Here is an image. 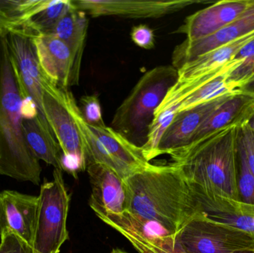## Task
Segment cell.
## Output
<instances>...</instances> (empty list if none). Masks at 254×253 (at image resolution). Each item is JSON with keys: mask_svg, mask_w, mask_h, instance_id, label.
<instances>
[{"mask_svg": "<svg viewBox=\"0 0 254 253\" xmlns=\"http://www.w3.org/2000/svg\"><path fill=\"white\" fill-rule=\"evenodd\" d=\"M242 125L213 132L170 155L203 212L211 218L241 213L247 207L239 201L237 184Z\"/></svg>", "mask_w": 254, "mask_h": 253, "instance_id": "1", "label": "cell"}, {"mask_svg": "<svg viewBox=\"0 0 254 253\" xmlns=\"http://www.w3.org/2000/svg\"><path fill=\"white\" fill-rule=\"evenodd\" d=\"M125 181L129 196L127 213L138 221L159 226L173 236L204 213L174 163H151Z\"/></svg>", "mask_w": 254, "mask_h": 253, "instance_id": "2", "label": "cell"}, {"mask_svg": "<svg viewBox=\"0 0 254 253\" xmlns=\"http://www.w3.org/2000/svg\"><path fill=\"white\" fill-rule=\"evenodd\" d=\"M25 97L7 37H0V175L39 185L41 165L24 135L21 106Z\"/></svg>", "mask_w": 254, "mask_h": 253, "instance_id": "3", "label": "cell"}, {"mask_svg": "<svg viewBox=\"0 0 254 253\" xmlns=\"http://www.w3.org/2000/svg\"><path fill=\"white\" fill-rule=\"evenodd\" d=\"M177 80L178 70L172 65L146 71L116 109L110 127L134 145L143 147L157 109Z\"/></svg>", "mask_w": 254, "mask_h": 253, "instance_id": "4", "label": "cell"}, {"mask_svg": "<svg viewBox=\"0 0 254 253\" xmlns=\"http://www.w3.org/2000/svg\"><path fill=\"white\" fill-rule=\"evenodd\" d=\"M69 203L63 171L55 169L53 180L42 184L38 196L33 243L35 253H60L61 247L68 240L66 223Z\"/></svg>", "mask_w": 254, "mask_h": 253, "instance_id": "5", "label": "cell"}, {"mask_svg": "<svg viewBox=\"0 0 254 253\" xmlns=\"http://www.w3.org/2000/svg\"><path fill=\"white\" fill-rule=\"evenodd\" d=\"M184 253H254V238L235 227L217 222L201 213L175 236Z\"/></svg>", "mask_w": 254, "mask_h": 253, "instance_id": "6", "label": "cell"}, {"mask_svg": "<svg viewBox=\"0 0 254 253\" xmlns=\"http://www.w3.org/2000/svg\"><path fill=\"white\" fill-rule=\"evenodd\" d=\"M201 0H74L73 4L92 17L119 16L127 19H158L177 13Z\"/></svg>", "mask_w": 254, "mask_h": 253, "instance_id": "7", "label": "cell"}, {"mask_svg": "<svg viewBox=\"0 0 254 253\" xmlns=\"http://www.w3.org/2000/svg\"><path fill=\"white\" fill-rule=\"evenodd\" d=\"M42 88L43 111L63 154L77 157L86 170L83 141L77 123L64 102L62 89L54 84L45 74L42 80Z\"/></svg>", "mask_w": 254, "mask_h": 253, "instance_id": "8", "label": "cell"}, {"mask_svg": "<svg viewBox=\"0 0 254 253\" xmlns=\"http://www.w3.org/2000/svg\"><path fill=\"white\" fill-rule=\"evenodd\" d=\"M97 216L119 232L139 253H184L176 247L174 236L155 224L138 221L127 212Z\"/></svg>", "mask_w": 254, "mask_h": 253, "instance_id": "9", "label": "cell"}, {"mask_svg": "<svg viewBox=\"0 0 254 253\" xmlns=\"http://www.w3.org/2000/svg\"><path fill=\"white\" fill-rule=\"evenodd\" d=\"M92 194L89 205L96 215H121L128 211L129 196L125 180L100 163L86 167Z\"/></svg>", "mask_w": 254, "mask_h": 253, "instance_id": "10", "label": "cell"}, {"mask_svg": "<svg viewBox=\"0 0 254 253\" xmlns=\"http://www.w3.org/2000/svg\"><path fill=\"white\" fill-rule=\"evenodd\" d=\"M254 0H224L188 16L176 30V34H185L187 40L195 41L216 34L238 19Z\"/></svg>", "mask_w": 254, "mask_h": 253, "instance_id": "11", "label": "cell"}, {"mask_svg": "<svg viewBox=\"0 0 254 253\" xmlns=\"http://www.w3.org/2000/svg\"><path fill=\"white\" fill-rule=\"evenodd\" d=\"M38 196L12 190L0 193V236L10 232L33 248Z\"/></svg>", "mask_w": 254, "mask_h": 253, "instance_id": "12", "label": "cell"}, {"mask_svg": "<svg viewBox=\"0 0 254 253\" xmlns=\"http://www.w3.org/2000/svg\"><path fill=\"white\" fill-rule=\"evenodd\" d=\"M254 31V1L238 19L216 34L195 41L185 40L183 43L178 45L173 52L172 65L179 70L182 65L195 58L247 35Z\"/></svg>", "mask_w": 254, "mask_h": 253, "instance_id": "13", "label": "cell"}, {"mask_svg": "<svg viewBox=\"0 0 254 253\" xmlns=\"http://www.w3.org/2000/svg\"><path fill=\"white\" fill-rule=\"evenodd\" d=\"M235 94L225 95L210 102L176 113L170 126L161 137L157 149L156 157L162 154L171 155L187 147L200 125L218 107Z\"/></svg>", "mask_w": 254, "mask_h": 253, "instance_id": "14", "label": "cell"}, {"mask_svg": "<svg viewBox=\"0 0 254 253\" xmlns=\"http://www.w3.org/2000/svg\"><path fill=\"white\" fill-rule=\"evenodd\" d=\"M7 40L24 92L37 104L38 117L48 122L43 108L42 80L44 74L39 64L32 39L12 34L7 37Z\"/></svg>", "mask_w": 254, "mask_h": 253, "instance_id": "15", "label": "cell"}, {"mask_svg": "<svg viewBox=\"0 0 254 253\" xmlns=\"http://www.w3.org/2000/svg\"><path fill=\"white\" fill-rule=\"evenodd\" d=\"M43 74L61 89L69 88L71 56L66 45L54 34L32 39Z\"/></svg>", "mask_w": 254, "mask_h": 253, "instance_id": "16", "label": "cell"}, {"mask_svg": "<svg viewBox=\"0 0 254 253\" xmlns=\"http://www.w3.org/2000/svg\"><path fill=\"white\" fill-rule=\"evenodd\" d=\"M87 14L73 7L54 28L52 34L62 40L69 49L71 56L69 87L78 86L80 83L82 59L87 35Z\"/></svg>", "mask_w": 254, "mask_h": 253, "instance_id": "17", "label": "cell"}, {"mask_svg": "<svg viewBox=\"0 0 254 253\" xmlns=\"http://www.w3.org/2000/svg\"><path fill=\"white\" fill-rule=\"evenodd\" d=\"M254 114V98L244 94H235L218 107L200 125L188 146L226 126L243 124L249 121Z\"/></svg>", "mask_w": 254, "mask_h": 253, "instance_id": "18", "label": "cell"}, {"mask_svg": "<svg viewBox=\"0 0 254 253\" xmlns=\"http://www.w3.org/2000/svg\"><path fill=\"white\" fill-rule=\"evenodd\" d=\"M89 126L119 165L124 179L126 180L130 175L146 169L151 164L146 160L141 147L130 142L113 128Z\"/></svg>", "mask_w": 254, "mask_h": 253, "instance_id": "19", "label": "cell"}, {"mask_svg": "<svg viewBox=\"0 0 254 253\" xmlns=\"http://www.w3.org/2000/svg\"><path fill=\"white\" fill-rule=\"evenodd\" d=\"M254 40V31L187 62L178 70L177 83H188L222 68L234 59L240 51Z\"/></svg>", "mask_w": 254, "mask_h": 253, "instance_id": "20", "label": "cell"}, {"mask_svg": "<svg viewBox=\"0 0 254 253\" xmlns=\"http://www.w3.org/2000/svg\"><path fill=\"white\" fill-rule=\"evenodd\" d=\"M23 131L27 144L37 158L62 170V150L49 123L37 116L23 120Z\"/></svg>", "mask_w": 254, "mask_h": 253, "instance_id": "21", "label": "cell"}, {"mask_svg": "<svg viewBox=\"0 0 254 253\" xmlns=\"http://www.w3.org/2000/svg\"><path fill=\"white\" fill-rule=\"evenodd\" d=\"M51 0H0V37L23 35L25 27Z\"/></svg>", "mask_w": 254, "mask_h": 253, "instance_id": "22", "label": "cell"}, {"mask_svg": "<svg viewBox=\"0 0 254 253\" xmlns=\"http://www.w3.org/2000/svg\"><path fill=\"white\" fill-rule=\"evenodd\" d=\"M234 70L225 71L198 88L178 105L177 112L210 102L225 95L239 93L238 85L229 80L230 74Z\"/></svg>", "mask_w": 254, "mask_h": 253, "instance_id": "23", "label": "cell"}, {"mask_svg": "<svg viewBox=\"0 0 254 253\" xmlns=\"http://www.w3.org/2000/svg\"><path fill=\"white\" fill-rule=\"evenodd\" d=\"M73 7L71 0H51L48 7L28 22L22 36L34 39L43 34H52L58 22Z\"/></svg>", "mask_w": 254, "mask_h": 253, "instance_id": "24", "label": "cell"}, {"mask_svg": "<svg viewBox=\"0 0 254 253\" xmlns=\"http://www.w3.org/2000/svg\"><path fill=\"white\" fill-rule=\"evenodd\" d=\"M177 110L178 105H176L155 117L149 129L147 141L141 147L147 161L150 162L151 160L156 157L157 149L161 137L176 116Z\"/></svg>", "mask_w": 254, "mask_h": 253, "instance_id": "25", "label": "cell"}, {"mask_svg": "<svg viewBox=\"0 0 254 253\" xmlns=\"http://www.w3.org/2000/svg\"><path fill=\"white\" fill-rule=\"evenodd\" d=\"M237 184L239 201L242 203L254 205V176L248 164L244 150L239 142Z\"/></svg>", "mask_w": 254, "mask_h": 253, "instance_id": "26", "label": "cell"}, {"mask_svg": "<svg viewBox=\"0 0 254 253\" xmlns=\"http://www.w3.org/2000/svg\"><path fill=\"white\" fill-rule=\"evenodd\" d=\"M80 111L88 124L103 127L105 126L101 103L97 95H84L80 100Z\"/></svg>", "mask_w": 254, "mask_h": 253, "instance_id": "27", "label": "cell"}, {"mask_svg": "<svg viewBox=\"0 0 254 253\" xmlns=\"http://www.w3.org/2000/svg\"><path fill=\"white\" fill-rule=\"evenodd\" d=\"M0 239V253H35L32 247L14 233L7 232Z\"/></svg>", "mask_w": 254, "mask_h": 253, "instance_id": "28", "label": "cell"}, {"mask_svg": "<svg viewBox=\"0 0 254 253\" xmlns=\"http://www.w3.org/2000/svg\"><path fill=\"white\" fill-rule=\"evenodd\" d=\"M238 142L244 150L248 164L254 176V133L248 122L240 127Z\"/></svg>", "mask_w": 254, "mask_h": 253, "instance_id": "29", "label": "cell"}, {"mask_svg": "<svg viewBox=\"0 0 254 253\" xmlns=\"http://www.w3.org/2000/svg\"><path fill=\"white\" fill-rule=\"evenodd\" d=\"M130 37L133 43L141 49L150 50L155 46L153 30L146 25H139L131 28Z\"/></svg>", "mask_w": 254, "mask_h": 253, "instance_id": "30", "label": "cell"}, {"mask_svg": "<svg viewBox=\"0 0 254 253\" xmlns=\"http://www.w3.org/2000/svg\"><path fill=\"white\" fill-rule=\"evenodd\" d=\"M21 114L24 120H33L39 115L37 104L32 98L25 97L21 106Z\"/></svg>", "mask_w": 254, "mask_h": 253, "instance_id": "31", "label": "cell"}, {"mask_svg": "<svg viewBox=\"0 0 254 253\" xmlns=\"http://www.w3.org/2000/svg\"><path fill=\"white\" fill-rule=\"evenodd\" d=\"M240 92L254 98V74L248 80L247 83L240 89Z\"/></svg>", "mask_w": 254, "mask_h": 253, "instance_id": "32", "label": "cell"}, {"mask_svg": "<svg viewBox=\"0 0 254 253\" xmlns=\"http://www.w3.org/2000/svg\"><path fill=\"white\" fill-rule=\"evenodd\" d=\"M248 123H249V126H250L251 129H252L254 133V114L252 115V117L249 119Z\"/></svg>", "mask_w": 254, "mask_h": 253, "instance_id": "33", "label": "cell"}, {"mask_svg": "<svg viewBox=\"0 0 254 253\" xmlns=\"http://www.w3.org/2000/svg\"><path fill=\"white\" fill-rule=\"evenodd\" d=\"M110 253H128L120 249H113Z\"/></svg>", "mask_w": 254, "mask_h": 253, "instance_id": "34", "label": "cell"}]
</instances>
